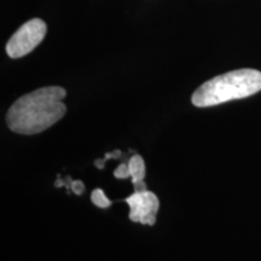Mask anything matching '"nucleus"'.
Returning a JSON list of instances; mask_svg holds the SVG:
<instances>
[{
    "instance_id": "6e6552de",
    "label": "nucleus",
    "mask_w": 261,
    "mask_h": 261,
    "mask_svg": "<svg viewBox=\"0 0 261 261\" xmlns=\"http://www.w3.org/2000/svg\"><path fill=\"white\" fill-rule=\"evenodd\" d=\"M70 189L73 190L74 194L81 195V194H84V191H85V185L81 180H74L73 182H71Z\"/></svg>"
},
{
    "instance_id": "9d476101",
    "label": "nucleus",
    "mask_w": 261,
    "mask_h": 261,
    "mask_svg": "<svg viewBox=\"0 0 261 261\" xmlns=\"http://www.w3.org/2000/svg\"><path fill=\"white\" fill-rule=\"evenodd\" d=\"M121 155H122V152L120 151V150H115V151H114V152H107L106 159L107 160H109V159H112V158L113 159H119Z\"/></svg>"
},
{
    "instance_id": "1a4fd4ad",
    "label": "nucleus",
    "mask_w": 261,
    "mask_h": 261,
    "mask_svg": "<svg viewBox=\"0 0 261 261\" xmlns=\"http://www.w3.org/2000/svg\"><path fill=\"white\" fill-rule=\"evenodd\" d=\"M135 192H144V191H148L146 190V184L144 180H140V181H137L135 182Z\"/></svg>"
},
{
    "instance_id": "7ed1b4c3",
    "label": "nucleus",
    "mask_w": 261,
    "mask_h": 261,
    "mask_svg": "<svg viewBox=\"0 0 261 261\" xmlns=\"http://www.w3.org/2000/svg\"><path fill=\"white\" fill-rule=\"evenodd\" d=\"M46 23L40 18L29 19L10 38L6 44L9 57L21 58L32 52L46 35Z\"/></svg>"
},
{
    "instance_id": "20e7f679",
    "label": "nucleus",
    "mask_w": 261,
    "mask_h": 261,
    "mask_svg": "<svg viewBox=\"0 0 261 261\" xmlns=\"http://www.w3.org/2000/svg\"><path fill=\"white\" fill-rule=\"evenodd\" d=\"M125 202L129 207V219L152 226L156 223V214L160 208V201L154 192H135Z\"/></svg>"
},
{
    "instance_id": "423d86ee",
    "label": "nucleus",
    "mask_w": 261,
    "mask_h": 261,
    "mask_svg": "<svg viewBox=\"0 0 261 261\" xmlns=\"http://www.w3.org/2000/svg\"><path fill=\"white\" fill-rule=\"evenodd\" d=\"M91 201L97 205L98 208H108L112 205V202L108 200V197L104 194L102 189H96L91 194Z\"/></svg>"
},
{
    "instance_id": "f03ea898",
    "label": "nucleus",
    "mask_w": 261,
    "mask_h": 261,
    "mask_svg": "<svg viewBox=\"0 0 261 261\" xmlns=\"http://www.w3.org/2000/svg\"><path fill=\"white\" fill-rule=\"evenodd\" d=\"M259 91H261V71L238 69L205 81L192 94L191 102L198 108L213 107L253 96Z\"/></svg>"
},
{
    "instance_id": "0eeeda50",
    "label": "nucleus",
    "mask_w": 261,
    "mask_h": 261,
    "mask_svg": "<svg viewBox=\"0 0 261 261\" xmlns=\"http://www.w3.org/2000/svg\"><path fill=\"white\" fill-rule=\"evenodd\" d=\"M114 175H115V178L117 179H126L130 177V171H129V166L128 163H122V165H120L119 167L115 169V172H114Z\"/></svg>"
},
{
    "instance_id": "39448f33",
    "label": "nucleus",
    "mask_w": 261,
    "mask_h": 261,
    "mask_svg": "<svg viewBox=\"0 0 261 261\" xmlns=\"http://www.w3.org/2000/svg\"><path fill=\"white\" fill-rule=\"evenodd\" d=\"M129 171H130V178H132V182L135 184L137 181L144 180L145 177V163L142 156L135 155L129 159L128 161Z\"/></svg>"
},
{
    "instance_id": "9b49d317",
    "label": "nucleus",
    "mask_w": 261,
    "mask_h": 261,
    "mask_svg": "<svg viewBox=\"0 0 261 261\" xmlns=\"http://www.w3.org/2000/svg\"><path fill=\"white\" fill-rule=\"evenodd\" d=\"M106 161L107 159H99V160H96V162H94V165H96V167L98 169H103L104 168V165H106Z\"/></svg>"
},
{
    "instance_id": "f257e3e1",
    "label": "nucleus",
    "mask_w": 261,
    "mask_h": 261,
    "mask_svg": "<svg viewBox=\"0 0 261 261\" xmlns=\"http://www.w3.org/2000/svg\"><path fill=\"white\" fill-rule=\"evenodd\" d=\"M63 87L48 86L35 90L18 98L9 109L6 122L18 135H37L44 132L67 113Z\"/></svg>"
}]
</instances>
